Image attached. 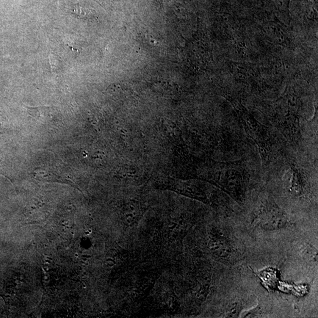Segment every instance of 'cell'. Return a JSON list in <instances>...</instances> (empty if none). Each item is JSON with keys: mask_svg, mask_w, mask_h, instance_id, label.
Returning <instances> with one entry per match:
<instances>
[{"mask_svg": "<svg viewBox=\"0 0 318 318\" xmlns=\"http://www.w3.org/2000/svg\"><path fill=\"white\" fill-rule=\"evenodd\" d=\"M255 225L267 230H278L289 225L287 215L272 201H267L254 218Z\"/></svg>", "mask_w": 318, "mask_h": 318, "instance_id": "obj_4", "label": "cell"}, {"mask_svg": "<svg viewBox=\"0 0 318 318\" xmlns=\"http://www.w3.org/2000/svg\"><path fill=\"white\" fill-rule=\"evenodd\" d=\"M241 304L234 302L229 305L227 309L226 317L229 318L238 317L240 310H241Z\"/></svg>", "mask_w": 318, "mask_h": 318, "instance_id": "obj_6", "label": "cell"}, {"mask_svg": "<svg viewBox=\"0 0 318 318\" xmlns=\"http://www.w3.org/2000/svg\"><path fill=\"white\" fill-rule=\"evenodd\" d=\"M282 109L273 118L276 126L289 142L297 145L301 139L300 103L294 96L286 97L281 102Z\"/></svg>", "mask_w": 318, "mask_h": 318, "instance_id": "obj_3", "label": "cell"}, {"mask_svg": "<svg viewBox=\"0 0 318 318\" xmlns=\"http://www.w3.org/2000/svg\"><path fill=\"white\" fill-rule=\"evenodd\" d=\"M207 179L220 187L238 203L244 200L250 182V174L240 162H212Z\"/></svg>", "mask_w": 318, "mask_h": 318, "instance_id": "obj_1", "label": "cell"}, {"mask_svg": "<svg viewBox=\"0 0 318 318\" xmlns=\"http://www.w3.org/2000/svg\"><path fill=\"white\" fill-rule=\"evenodd\" d=\"M290 170L292 171V179L290 189L293 194L296 196L302 195L305 188L302 175L301 171L294 165H291Z\"/></svg>", "mask_w": 318, "mask_h": 318, "instance_id": "obj_5", "label": "cell"}, {"mask_svg": "<svg viewBox=\"0 0 318 318\" xmlns=\"http://www.w3.org/2000/svg\"><path fill=\"white\" fill-rule=\"evenodd\" d=\"M231 101L248 136L258 146L263 164L268 166L271 161L272 152V138L269 130L256 120L238 102L233 100Z\"/></svg>", "mask_w": 318, "mask_h": 318, "instance_id": "obj_2", "label": "cell"}]
</instances>
